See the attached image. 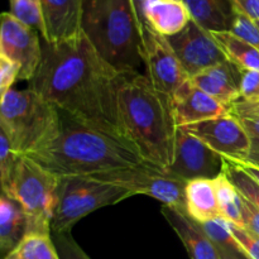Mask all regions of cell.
Listing matches in <instances>:
<instances>
[{"label": "cell", "instance_id": "484cf974", "mask_svg": "<svg viewBox=\"0 0 259 259\" xmlns=\"http://www.w3.org/2000/svg\"><path fill=\"white\" fill-rule=\"evenodd\" d=\"M223 172L229 177L230 181L235 185L238 191L244 199L252 202L259 210V184L249 176L242 167L234 161L224 158Z\"/></svg>", "mask_w": 259, "mask_h": 259}, {"label": "cell", "instance_id": "ffe728a7", "mask_svg": "<svg viewBox=\"0 0 259 259\" xmlns=\"http://www.w3.org/2000/svg\"><path fill=\"white\" fill-rule=\"evenodd\" d=\"M186 212L196 223H206L222 217L214 180L197 179L187 182Z\"/></svg>", "mask_w": 259, "mask_h": 259}, {"label": "cell", "instance_id": "52a82bcc", "mask_svg": "<svg viewBox=\"0 0 259 259\" xmlns=\"http://www.w3.org/2000/svg\"><path fill=\"white\" fill-rule=\"evenodd\" d=\"M131 196L134 195L124 187L93 177H62L58 181L57 206L51 224L52 234L70 233L73 225L89 214Z\"/></svg>", "mask_w": 259, "mask_h": 259}, {"label": "cell", "instance_id": "277c9868", "mask_svg": "<svg viewBox=\"0 0 259 259\" xmlns=\"http://www.w3.org/2000/svg\"><path fill=\"white\" fill-rule=\"evenodd\" d=\"M82 32L120 75L139 73L143 40L131 0H83Z\"/></svg>", "mask_w": 259, "mask_h": 259}, {"label": "cell", "instance_id": "836d02e7", "mask_svg": "<svg viewBox=\"0 0 259 259\" xmlns=\"http://www.w3.org/2000/svg\"><path fill=\"white\" fill-rule=\"evenodd\" d=\"M229 113L237 118H259V100L248 101L239 99L230 106Z\"/></svg>", "mask_w": 259, "mask_h": 259}, {"label": "cell", "instance_id": "f35d334b", "mask_svg": "<svg viewBox=\"0 0 259 259\" xmlns=\"http://www.w3.org/2000/svg\"><path fill=\"white\" fill-rule=\"evenodd\" d=\"M244 162L253 164V166L259 167V143L258 142H252V149L249 152V156L247 157Z\"/></svg>", "mask_w": 259, "mask_h": 259}, {"label": "cell", "instance_id": "83f0119b", "mask_svg": "<svg viewBox=\"0 0 259 259\" xmlns=\"http://www.w3.org/2000/svg\"><path fill=\"white\" fill-rule=\"evenodd\" d=\"M230 33L259 50V27L257 22H254L252 18L245 15L240 10L238 12Z\"/></svg>", "mask_w": 259, "mask_h": 259}, {"label": "cell", "instance_id": "74e56055", "mask_svg": "<svg viewBox=\"0 0 259 259\" xmlns=\"http://www.w3.org/2000/svg\"><path fill=\"white\" fill-rule=\"evenodd\" d=\"M131 2L134 8V12H136L137 19H138L139 27H141V30H142V34H143V30L147 25L146 20H144V7H146L148 0H131Z\"/></svg>", "mask_w": 259, "mask_h": 259}, {"label": "cell", "instance_id": "d6986e66", "mask_svg": "<svg viewBox=\"0 0 259 259\" xmlns=\"http://www.w3.org/2000/svg\"><path fill=\"white\" fill-rule=\"evenodd\" d=\"M192 22L207 32H230L237 18L234 0H182Z\"/></svg>", "mask_w": 259, "mask_h": 259}, {"label": "cell", "instance_id": "6da1fadb", "mask_svg": "<svg viewBox=\"0 0 259 259\" xmlns=\"http://www.w3.org/2000/svg\"><path fill=\"white\" fill-rule=\"evenodd\" d=\"M121 76L82 32L62 42L42 40V61L29 89L80 123L131 143L119 113Z\"/></svg>", "mask_w": 259, "mask_h": 259}, {"label": "cell", "instance_id": "30bf717a", "mask_svg": "<svg viewBox=\"0 0 259 259\" xmlns=\"http://www.w3.org/2000/svg\"><path fill=\"white\" fill-rule=\"evenodd\" d=\"M0 57L18 63L19 80L32 81L42 61V40L35 29L4 12L0 25Z\"/></svg>", "mask_w": 259, "mask_h": 259}, {"label": "cell", "instance_id": "f546056e", "mask_svg": "<svg viewBox=\"0 0 259 259\" xmlns=\"http://www.w3.org/2000/svg\"><path fill=\"white\" fill-rule=\"evenodd\" d=\"M19 154L13 151L8 137L0 131V181L2 187L8 184Z\"/></svg>", "mask_w": 259, "mask_h": 259}, {"label": "cell", "instance_id": "cb8c5ba5", "mask_svg": "<svg viewBox=\"0 0 259 259\" xmlns=\"http://www.w3.org/2000/svg\"><path fill=\"white\" fill-rule=\"evenodd\" d=\"M214 181L220 215L232 224L243 227V197L240 192L224 172L214 179Z\"/></svg>", "mask_w": 259, "mask_h": 259}, {"label": "cell", "instance_id": "603a6c76", "mask_svg": "<svg viewBox=\"0 0 259 259\" xmlns=\"http://www.w3.org/2000/svg\"><path fill=\"white\" fill-rule=\"evenodd\" d=\"M205 234L210 238L223 259H249L230 229V223L223 217L206 223H199Z\"/></svg>", "mask_w": 259, "mask_h": 259}, {"label": "cell", "instance_id": "5b68a950", "mask_svg": "<svg viewBox=\"0 0 259 259\" xmlns=\"http://www.w3.org/2000/svg\"><path fill=\"white\" fill-rule=\"evenodd\" d=\"M60 125V110L37 91L10 89L2 95L0 131L8 137L17 154L37 151Z\"/></svg>", "mask_w": 259, "mask_h": 259}, {"label": "cell", "instance_id": "5bb4252c", "mask_svg": "<svg viewBox=\"0 0 259 259\" xmlns=\"http://www.w3.org/2000/svg\"><path fill=\"white\" fill-rule=\"evenodd\" d=\"M179 128L228 115L229 109L187 80L171 98Z\"/></svg>", "mask_w": 259, "mask_h": 259}, {"label": "cell", "instance_id": "8d00e7d4", "mask_svg": "<svg viewBox=\"0 0 259 259\" xmlns=\"http://www.w3.org/2000/svg\"><path fill=\"white\" fill-rule=\"evenodd\" d=\"M252 142L259 143V118H238Z\"/></svg>", "mask_w": 259, "mask_h": 259}, {"label": "cell", "instance_id": "7c38bea8", "mask_svg": "<svg viewBox=\"0 0 259 259\" xmlns=\"http://www.w3.org/2000/svg\"><path fill=\"white\" fill-rule=\"evenodd\" d=\"M167 39L189 78L228 61L211 32L205 30L192 20L182 32Z\"/></svg>", "mask_w": 259, "mask_h": 259}, {"label": "cell", "instance_id": "7a4b0ae2", "mask_svg": "<svg viewBox=\"0 0 259 259\" xmlns=\"http://www.w3.org/2000/svg\"><path fill=\"white\" fill-rule=\"evenodd\" d=\"M28 157L57 179L108 174L146 162L126 141L90 128L62 110L55 136Z\"/></svg>", "mask_w": 259, "mask_h": 259}, {"label": "cell", "instance_id": "8fae6325", "mask_svg": "<svg viewBox=\"0 0 259 259\" xmlns=\"http://www.w3.org/2000/svg\"><path fill=\"white\" fill-rule=\"evenodd\" d=\"M181 128L196 136L212 151L230 161L244 162L252 149V139L239 119L230 113Z\"/></svg>", "mask_w": 259, "mask_h": 259}, {"label": "cell", "instance_id": "3957f363", "mask_svg": "<svg viewBox=\"0 0 259 259\" xmlns=\"http://www.w3.org/2000/svg\"><path fill=\"white\" fill-rule=\"evenodd\" d=\"M119 113L126 139L144 161L169 168L179 131L171 98L157 90L141 72L123 75L119 83Z\"/></svg>", "mask_w": 259, "mask_h": 259}, {"label": "cell", "instance_id": "4dcf8cb0", "mask_svg": "<svg viewBox=\"0 0 259 259\" xmlns=\"http://www.w3.org/2000/svg\"><path fill=\"white\" fill-rule=\"evenodd\" d=\"M230 229L249 259H259V235L232 223H230Z\"/></svg>", "mask_w": 259, "mask_h": 259}, {"label": "cell", "instance_id": "1f68e13d", "mask_svg": "<svg viewBox=\"0 0 259 259\" xmlns=\"http://www.w3.org/2000/svg\"><path fill=\"white\" fill-rule=\"evenodd\" d=\"M240 99L259 100V72L240 68Z\"/></svg>", "mask_w": 259, "mask_h": 259}, {"label": "cell", "instance_id": "ba28073f", "mask_svg": "<svg viewBox=\"0 0 259 259\" xmlns=\"http://www.w3.org/2000/svg\"><path fill=\"white\" fill-rule=\"evenodd\" d=\"M89 177L118 185L133 195H147L162 202V205L176 207L186 212L187 181L169 168H162L149 162H143L131 168Z\"/></svg>", "mask_w": 259, "mask_h": 259}, {"label": "cell", "instance_id": "e0dca14e", "mask_svg": "<svg viewBox=\"0 0 259 259\" xmlns=\"http://www.w3.org/2000/svg\"><path fill=\"white\" fill-rule=\"evenodd\" d=\"M190 81L228 109L240 99V68L230 61L207 68Z\"/></svg>", "mask_w": 259, "mask_h": 259}, {"label": "cell", "instance_id": "d4e9b609", "mask_svg": "<svg viewBox=\"0 0 259 259\" xmlns=\"http://www.w3.org/2000/svg\"><path fill=\"white\" fill-rule=\"evenodd\" d=\"M4 259H60L52 235H25Z\"/></svg>", "mask_w": 259, "mask_h": 259}, {"label": "cell", "instance_id": "7402d4cb", "mask_svg": "<svg viewBox=\"0 0 259 259\" xmlns=\"http://www.w3.org/2000/svg\"><path fill=\"white\" fill-rule=\"evenodd\" d=\"M211 34L228 61L242 70L259 72V50L257 47L235 37L230 32H215Z\"/></svg>", "mask_w": 259, "mask_h": 259}, {"label": "cell", "instance_id": "44dd1931", "mask_svg": "<svg viewBox=\"0 0 259 259\" xmlns=\"http://www.w3.org/2000/svg\"><path fill=\"white\" fill-rule=\"evenodd\" d=\"M25 220L22 206L2 192L0 197V250L5 255L12 252L25 237Z\"/></svg>", "mask_w": 259, "mask_h": 259}, {"label": "cell", "instance_id": "ab89813d", "mask_svg": "<svg viewBox=\"0 0 259 259\" xmlns=\"http://www.w3.org/2000/svg\"><path fill=\"white\" fill-rule=\"evenodd\" d=\"M235 163L239 164V166L242 167V168L244 169V171L247 172L252 179H254L259 184V167L253 166V164L247 163V162H235Z\"/></svg>", "mask_w": 259, "mask_h": 259}, {"label": "cell", "instance_id": "8992f818", "mask_svg": "<svg viewBox=\"0 0 259 259\" xmlns=\"http://www.w3.org/2000/svg\"><path fill=\"white\" fill-rule=\"evenodd\" d=\"M58 181L60 179L30 157L18 156L2 192L22 206L27 220L25 235H52L51 224L57 206Z\"/></svg>", "mask_w": 259, "mask_h": 259}, {"label": "cell", "instance_id": "d590c367", "mask_svg": "<svg viewBox=\"0 0 259 259\" xmlns=\"http://www.w3.org/2000/svg\"><path fill=\"white\" fill-rule=\"evenodd\" d=\"M238 9L254 22H259V0H234Z\"/></svg>", "mask_w": 259, "mask_h": 259}, {"label": "cell", "instance_id": "9a60e30c", "mask_svg": "<svg viewBox=\"0 0 259 259\" xmlns=\"http://www.w3.org/2000/svg\"><path fill=\"white\" fill-rule=\"evenodd\" d=\"M45 18V42L72 39L82 33L83 0H40Z\"/></svg>", "mask_w": 259, "mask_h": 259}, {"label": "cell", "instance_id": "ac0fdd59", "mask_svg": "<svg viewBox=\"0 0 259 259\" xmlns=\"http://www.w3.org/2000/svg\"><path fill=\"white\" fill-rule=\"evenodd\" d=\"M144 20L154 32L168 38L182 32L191 22V15L182 0H148Z\"/></svg>", "mask_w": 259, "mask_h": 259}, {"label": "cell", "instance_id": "4fadbf2b", "mask_svg": "<svg viewBox=\"0 0 259 259\" xmlns=\"http://www.w3.org/2000/svg\"><path fill=\"white\" fill-rule=\"evenodd\" d=\"M224 157L212 151L201 139L179 128L175 159L169 169L185 181L197 179L214 180L223 172Z\"/></svg>", "mask_w": 259, "mask_h": 259}, {"label": "cell", "instance_id": "d6a6232c", "mask_svg": "<svg viewBox=\"0 0 259 259\" xmlns=\"http://www.w3.org/2000/svg\"><path fill=\"white\" fill-rule=\"evenodd\" d=\"M20 67L18 63L0 57V93L5 94L12 89L13 83L19 80Z\"/></svg>", "mask_w": 259, "mask_h": 259}, {"label": "cell", "instance_id": "9c48e42d", "mask_svg": "<svg viewBox=\"0 0 259 259\" xmlns=\"http://www.w3.org/2000/svg\"><path fill=\"white\" fill-rule=\"evenodd\" d=\"M142 58L146 66V76L154 88L172 98L174 94L190 80L177 58L167 37L158 34L146 25L142 34Z\"/></svg>", "mask_w": 259, "mask_h": 259}, {"label": "cell", "instance_id": "e575fe53", "mask_svg": "<svg viewBox=\"0 0 259 259\" xmlns=\"http://www.w3.org/2000/svg\"><path fill=\"white\" fill-rule=\"evenodd\" d=\"M242 219L243 228L259 235V210L244 197H243Z\"/></svg>", "mask_w": 259, "mask_h": 259}, {"label": "cell", "instance_id": "f1b7e54d", "mask_svg": "<svg viewBox=\"0 0 259 259\" xmlns=\"http://www.w3.org/2000/svg\"><path fill=\"white\" fill-rule=\"evenodd\" d=\"M60 259H91L85 253V250L76 243L71 233L62 234H52Z\"/></svg>", "mask_w": 259, "mask_h": 259}, {"label": "cell", "instance_id": "2e32d148", "mask_svg": "<svg viewBox=\"0 0 259 259\" xmlns=\"http://www.w3.org/2000/svg\"><path fill=\"white\" fill-rule=\"evenodd\" d=\"M162 215L179 235L191 259H223L219 250L205 234L199 223L192 220L187 212L163 205Z\"/></svg>", "mask_w": 259, "mask_h": 259}, {"label": "cell", "instance_id": "4316f807", "mask_svg": "<svg viewBox=\"0 0 259 259\" xmlns=\"http://www.w3.org/2000/svg\"><path fill=\"white\" fill-rule=\"evenodd\" d=\"M8 2H9L10 14L37 30L42 39H45L46 27L40 0H8Z\"/></svg>", "mask_w": 259, "mask_h": 259}, {"label": "cell", "instance_id": "60d3db41", "mask_svg": "<svg viewBox=\"0 0 259 259\" xmlns=\"http://www.w3.org/2000/svg\"><path fill=\"white\" fill-rule=\"evenodd\" d=\"M257 24H258V27H259V22H257Z\"/></svg>", "mask_w": 259, "mask_h": 259}]
</instances>
